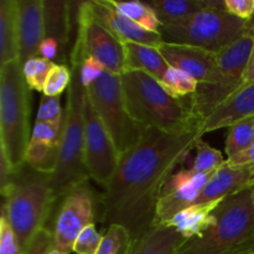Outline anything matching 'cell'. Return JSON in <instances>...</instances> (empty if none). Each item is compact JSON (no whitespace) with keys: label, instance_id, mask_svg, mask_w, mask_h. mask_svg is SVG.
<instances>
[{"label":"cell","instance_id":"cell-26","mask_svg":"<svg viewBox=\"0 0 254 254\" xmlns=\"http://www.w3.org/2000/svg\"><path fill=\"white\" fill-rule=\"evenodd\" d=\"M108 1L117 11L130 19L146 31L159 32L160 30V21L148 2L116 1V0H108Z\"/></svg>","mask_w":254,"mask_h":254},{"label":"cell","instance_id":"cell-23","mask_svg":"<svg viewBox=\"0 0 254 254\" xmlns=\"http://www.w3.org/2000/svg\"><path fill=\"white\" fill-rule=\"evenodd\" d=\"M123 45L126 52L127 71L145 72L159 82L164 78L170 66L160 54L158 47L136 44V42H126Z\"/></svg>","mask_w":254,"mask_h":254},{"label":"cell","instance_id":"cell-32","mask_svg":"<svg viewBox=\"0 0 254 254\" xmlns=\"http://www.w3.org/2000/svg\"><path fill=\"white\" fill-rule=\"evenodd\" d=\"M71 68L66 64H56L52 67L44 86V94L49 97H60L62 92L68 88L71 82Z\"/></svg>","mask_w":254,"mask_h":254},{"label":"cell","instance_id":"cell-21","mask_svg":"<svg viewBox=\"0 0 254 254\" xmlns=\"http://www.w3.org/2000/svg\"><path fill=\"white\" fill-rule=\"evenodd\" d=\"M161 26L184 21L206 9L226 10L225 0H153L148 1Z\"/></svg>","mask_w":254,"mask_h":254},{"label":"cell","instance_id":"cell-29","mask_svg":"<svg viewBox=\"0 0 254 254\" xmlns=\"http://www.w3.org/2000/svg\"><path fill=\"white\" fill-rule=\"evenodd\" d=\"M160 83L163 84L166 91H169L178 98H186V97L192 96L198 86V82L192 78L190 74L174 68V67H169Z\"/></svg>","mask_w":254,"mask_h":254},{"label":"cell","instance_id":"cell-3","mask_svg":"<svg viewBox=\"0 0 254 254\" xmlns=\"http://www.w3.org/2000/svg\"><path fill=\"white\" fill-rule=\"evenodd\" d=\"M213 213L215 225L175 254H254V185L226 196Z\"/></svg>","mask_w":254,"mask_h":254},{"label":"cell","instance_id":"cell-37","mask_svg":"<svg viewBox=\"0 0 254 254\" xmlns=\"http://www.w3.org/2000/svg\"><path fill=\"white\" fill-rule=\"evenodd\" d=\"M54 246V232L47 227L42 228L24 254H45Z\"/></svg>","mask_w":254,"mask_h":254},{"label":"cell","instance_id":"cell-34","mask_svg":"<svg viewBox=\"0 0 254 254\" xmlns=\"http://www.w3.org/2000/svg\"><path fill=\"white\" fill-rule=\"evenodd\" d=\"M103 235L96 230V226L89 225L79 233L73 246V252L77 254H96L99 250Z\"/></svg>","mask_w":254,"mask_h":254},{"label":"cell","instance_id":"cell-35","mask_svg":"<svg viewBox=\"0 0 254 254\" xmlns=\"http://www.w3.org/2000/svg\"><path fill=\"white\" fill-rule=\"evenodd\" d=\"M0 254H22L16 236L4 215L0 217Z\"/></svg>","mask_w":254,"mask_h":254},{"label":"cell","instance_id":"cell-1","mask_svg":"<svg viewBox=\"0 0 254 254\" xmlns=\"http://www.w3.org/2000/svg\"><path fill=\"white\" fill-rule=\"evenodd\" d=\"M200 138V128L183 134L146 129L140 141L121 156L111 183L101 195L104 226H123L131 241L150 230L161 190Z\"/></svg>","mask_w":254,"mask_h":254},{"label":"cell","instance_id":"cell-6","mask_svg":"<svg viewBox=\"0 0 254 254\" xmlns=\"http://www.w3.org/2000/svg\"><path fill=\"white\" fill-rule=\"evenodd\" d=\"M71 82L67 93L62 124L61 148L51 186L56 201L89 179L84 160V98L86 88L81 82V61L71 60Z\"/></svg>","mask_w":254,"mask_h":254},{"label":"cell","instance_id":"cell-30","mask_svg":"<svg viewBox=\"0 0 254 254\" xmlns=\"http://www.w3.org/2000/svg\"><path fill=\"white\" fill-rule=\"evenodd\" d=\"M130 245L131 237L128 230L121 225H111L107 227L96 254H128Z\"/></svg>","mask_w":254,"mask_h":254},{"label":"cell","instance_id":"cell-25","mask_svg":"<svg viewBox=\"0 0 254 254\" xmlns=\"http://www.w3.org/2000/svg\"><path fill=\"white\" fill-rule=\"evenodd\" d=\"M45 39L51 37L56 40L62 51L69 39V2L67 1H45Z\"/></svg>","mask_w":254,"mask_h":254},{"label":"cell","instance_id":"cell-13","mask_svg":"<svg viewBox=\"0 0 254 254\" xmlns=\"http://www.w3.org/2000/svg\"><path fill=\"white\" fill-rule=\"evenodd\" d=\"M212 174H197L191 169H184L171 175L159 196L153 226L165 225L179 212L195 205Z\"/></svg>","mask_w":254,"mask_h":254},{"label":"cell","instance_id":"cell-16","mask_svg":"<svg viewBox=\"0 0 254 254\" xmlns=\"http://www.w3.org/2000/svg\"><path fill=\"white\" fill-rule=\"evenodd\" d=\"M89 9L96 17L112 35L121 42H136V44L155 46L163 42L159 32H150L144 30L135 22L117 11L108 0H89Z\"/></svg>","mask_w":254,"mask_h":254},{"label":"cell","instance_id":"cell-2","mask_svg":"<svg viewBox=\"0 0 254 254\" xmlns=\"http://www.w3.org/2000/svg\"><path fill=\"white\" fill-rule=\"evenodd\" d=\"M124 102L131 118L144 128L169 134H183L200 128L189 98H178L163 84L141 71L121 74Z\"/></svg>","mask_w":254,"mask_h":254},{"label":"cell","instance_id":"cell-24","mask_svg":"<svg viewBox=\"0 0 254 254\" xmlns=\"http://www.w3.org/2000/svg\"><path fill=\"white\" fill-rule=\"evenodd\" d=\"M19 60L17 0L0 1V66Z\"/></svg>","mask_w":254,"mask_h":254},{"label":"cell","instance_id":"cell-33","mask_svg":"<svg viewBox=\"0 0 254 254\" xmlns=\"http://www.w3.org/2000/svg\"><path fill=\"white\" fill-rule=\"evenodd\" d=\"M36 122H45V123L51 124L64 123L60 97H49L45 96V94L41 97L39 111H37Z\"/></svg>","mask_w":254,"mask_h":254},{"label":"cell","instance_id":"cell-18","mask_svg":"<svg viewBox=\"0 0 254 254\" xmlns=\"http://www.w3.org/2000/svg\"><path fill=\"white\" fill-rule=\"evenodd\" d=\"M253 185V164L236 165L226 159L225 163L212 174L196 203H207L211 201L222 200L226 196H230Z\"/></svg>","mask_w":254,"mask_h":254},{"label":"cell","instance_id":"cell-38","mask_svg":"<svg viewBox=\"0 0 254 254\" xmlns=\"http://www.w3.org/2000/svg\"><path fill=\"white\" fill-rule=\"evenodd\" d=\"M226 11L248 21L254 15V0H225Z\"/></svg>","mask_w":254,"mask_h":254},{"label":"cell","instance_id":"cell-39","mask_svg":"<svg viewBox=\"0 0 254 254\" xmlns=\"http://www.w3.org/2000/svg\"><path fill=\"white\" fill-rule=\"evenodd\" d=\"M60 49H61V46H60V44L56 40L47 37V39L42 41L41 46H40V56L52 61V60L59 56Z\"/></svg>","mask_w":254,"mask_h":254},{"label":"cell","instance_id":"cell-10","mask_svg":"<svg viewBox=\"0 0 254 254\" xmlns=\"http://www.w3.org/2000/svg\"><path fill=\"white\" fill-rule=\"evenodd\" d=\"M86 59L96 60L106 71L118 76L127 71L123 42L97 21L88 1L81 2L77 10V37L69 55V60L83 62Z\"/></svg>","mask_w":254,"mask_h":254},{"label":"cell","instance_id":"cell-28","mask_svg":"<svg viewBox=\"0 0 254 254\" xmlns=\"http://www.w3.org/2000/svg\"><path fill=\"white\" fill-rule=\"evenodd\" d=\"M193 150L196 151L195 160H193L191 170L197 174H211L215 173L223 163V159L221 151L211 146L210 144L205 143L202 138L197 139L193 145Z\"/></svg>","mask_w":254,"mask_h":254},{"label":"cell","instance_id":"cell-22","mask_svg":"<svg viewBox=\"0 0 254 254\" xmlns=\"http://www.w3.org/2000/svg\"><path fill=\"white\" fill-rule=\"evenodd\" d=\"M186 241L175 228L166 225L153 226L136 240L131 241L128 254H175Z\"/></svg>","mask_w":254,"mask_h":254},{"label":"cell","instance_id":"cell-12","mask_svg":"<svg viewBox=\"0 0 254 254\" xmlns=\"http://www.w3.org/2000/svg\"><path fill=\"white\" fill-rule=\"evenodd\" d=\"M119 155L108 130L87 97L84 98V160L89 178L108 186L119 164Z\"/></svg>","mask_w":254,"mask_h":254},{"label":"cell","instance_id":"cell-40","mask_svg":"<svg viewBox=\"0 0 254 254\" xmlns=\"http://www.w3.org/2000/svg\"><path fill=\"white\" fill-rule=\"evenodd\" d=\"M253 82H254V45H253L252 52H251V57H250V61H248L247 68H246V72H245V78H243L242 87L248 86V84L253 83ZM242 87H241V88H242Z\"/></svg>","mask_w":254,"mask_h":254},{"label":"cell","instance_id":"cell-27","mask_svg":"<svg viewBox=\"0 0 254 254\" xmlns=\"http://www.w3.org/2000/svg\"><path fill=\"white\" fill-rule=\"evenodd\" d=\"M254 143V116L242 119L230 127V133L226 140L227 159L250 149Z\"/></svg>","mask_w":254,"mask_h":254},{"label":"cell","instance_id":"cell-42","mask_svg":"<svg viewBox=\"0 0 254 254\" xmlns=\"http://www.w3.org/2000/svg\"><path fill=\"white\" fill-rule=\"evenodd\" d=\"M45 254H64V253L60 252V251H59V250H56V248H55V247H54V246H52V247H51V248H50V250H49V251H47V252H46V253H45Z\"/></svg>","mask_w":254,"mask_h":254},{"label":"cell","instance_id":"cell-4","mask_svg":"<svg viewBox=\"0 0 254 254\" xmlns=\"http://www.w3.org/2000/svg\"><path fill=\"white\" fill-rule=\"evenodd\" d=\"M1 215L9 221L22 254L35 236L46 227L54 205L57 202L51 186V175L42 174L25 164L14 180L1 191Z\"/></svg>","mask_w":254,"mask_h":254},{"label":"cell","instance_id":"cell-20","mask_svg":"<svg viewBox=\"0 0 254 254\" xmlns=\"http://www.w3.org/2000/svg\"><path fill=\"white\" fill-rule=\"evenodd\" d=\"M222 200L211 201L207 203H196V205L190 206L174 216L165 225L175 228L186 240L192 237H200L211 226L215 225L216 217L213 211Z\"/></svg>","mask_w":254,"mask_h":254},{"label":"cell","instance_id":"cell-17","mask_svg":"<svg viewBox=\"0 0 254 254\" xmlns=\"http://www.w3.org/2000/svg\"><path fill=\"white\" fill-rule=\"evenodd\" d=\"M19 11V61L22 64L40 56L45 40L44 0H17Z\"/></svg>","mask_w":254,"mask_h":254},{"label":"cell","instance_id":"cell-41","mask_svg":"<svg viewBox=\"0 0 254 254\" xmlns=\"http://www.w3.org/2000/svg\"><path fill=\"white\" fill-rule=\"evenodd\" d=\"M247 27H248V31H250V34L254 35V15L247 21Z\"/></svg>","mask_w":254,"mask_h":254},{"label":"cell","instance_id":"cell-14","mask_svg":"<svg viewBox=\"0 0 254 254\" xmlns=\"http://www.w3.org/2000/svg\"><path fill=\"white\" fill-rule=\"evenodd\" d=\"M158 49L169 66L190 74L198 84L212 82L220 68L216 52L189 45L164 41L159 45Z\"/></svg>","mask_w":254,"mask_h":254},{"label":"cell","instance_id":"cell-8","mask_svg":"<svg viewBox=\"0 0 254 254\" xmlns=\"http://www.w3.org/2000/svg\"><path fill=\"white\" fill-rule=\"evenodd\" d=\"M254 45V35L247 34L217 54V74L210 83H200L189 97L191 111L201 124L241 89Z\"/></svg>","mask_w":254,"mask_h":254},{"label":"cell","instance_id":"cell-11","mask_svg":"<svg viewBox=\"0 0 254 254\" xmlns=\"http://www.w3.org/2000/svg\"><path fill=\"white\" fill-rule=\"evenodd\" d=\"M96 202L93 190L87 183L81 184L61 198L54 226V247L69 254L79 233L96 222Z\"/></svg>","mask_w":254,"mask_h":254},{"label":"cell","instance_id":"cell-36","mask_svg":"<svg viewBox=\"0 0 254 254\" xmlns=\"http://www.w3.org/2000/svg\"><path fill=\"white\" fill-rule=\"evenodd\" d=\"M104 71L106 68L93 59H86L81 62V82L84 88L96 82Z\"/></svg>","mask_w":254,"mask_h":254},{"label":"cell","instance_id":"cell-5","mask_svg":"<svg viewBox=\"0 0 254 254\" xmlns=\"http://www.w3.org/2000/svg\"><path fill=\"white\" fill-rule=\"evenodd\" d=\"M31 94L20 61L0 66V154L15 174L25 166Z\"/></svg>","mask_w":254,"mask_h":254},{"label":"cell","instance_id":"cell-31","mask_svg":"<svg viewBox=\"0 0 254 254\" xmlns=\"http://www.w3.org/2000/svg\"><path fill=\"white\" fill-rule=\"evenodd\" d=\"M54 61L44 59L41 56L34 57L22 64V72H24L25 79L30 89L42 92L44 91L45 82H46L49 73L51 72L52 67L55 66Z\"/></svg>","mask_w":254,"mask_h":254},{"label":"cell","instance_id":"cell-19","mask_svg":"<svg viewBox=\"0 0 254 254\" xmlns=\"http://www.w3.org/2000/svg\"><path fill=\"white\" fill-rule=\"evenodd\" d=\"M254 116V82L242 87L230 99L218 107L200 127L201 133L230 128L237 122Z\"/></svg>","mask_w":254,"mask_h":254},{"label":"cell","instance_id":"cell-9","mask_svg":"<svg viewBox=\"0 0 254 254\" xmlns=\"http://www.w3.org/2000/svg\"><path fill=\"white\" fill-rule=\"evenodd\" d=\"M87 97L108 130L119 155L136 145L146 128L134 121L124 102L121 76L104 71L86 88Z\"/></svg>","mask_w":254,"mask_h":254},{"label":"cell","instance_id":"cell-15","mask_svg":"<svg viewBox=\"0 0 254 254\" xmlns=\"http://www.w3.org/2000/svg\"><path fill=\"white\" fill-rule=\"evenodd\" d=\"M62 124L35 122L25 158V164L32 170L49 175L56 171L61 148Z\"/></svg>","mask_w":254,"mask_h":254},{"label":"cell","instance_id":"cell-7","mask_svg":"<svg viewBox=\"0 0 254 254\" xmlns=\"http://www.w3.org/2000/svg\"><path fill=\"white\" fill-rule=\"evenodd\" d=\"M164 42L200 47L218 54L250 34L247 21L226 10L206 9L184 21L160 26Z\"/></svg>","mask_w":254,"mask_h":254}]
</instances>
